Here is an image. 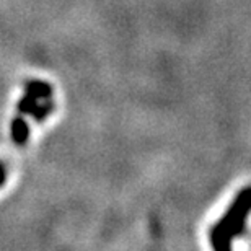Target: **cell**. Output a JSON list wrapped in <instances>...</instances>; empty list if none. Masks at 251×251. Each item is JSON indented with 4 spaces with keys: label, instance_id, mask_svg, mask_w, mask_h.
Returning a JSON list of instances; mask_svg holds the SVG:
<instances>
[{
    "label": "cell",
    "instance_id": "cell-6",
    "mask_svg": "<svg viewBox=\"0 0 251 251\" xmlns=\"http://www.w3.org/2000/svg\"><path fill=\"white\" fill-rule=\"evenodd\" d=\"M5 183V168H3V165L0 163V186Z\"/></svg>",
    "mask_w": 251,
    "mask_h": 251
},
{
    "label": "cell",
    "instance_id": "cell-2",
    "mask_svg": "<svg viewBox=\"0 0 251 251\" xmlns=\"http://www.w3.org/2000/svg\"><path fill=\"white\" fill-rule=\"evenodd\" d=\"M25 90H26L28 95H31V97L38 100H49L54 92L51 85L43 82V80H28L25 83Z\"/></svg>",
    "mask_w": 251,
    "mask_h": 251
},
{
    "label": "cell",
    "instance_id": "cell-5",
    "mask_svg": "<svg viewBox=\"0 0 251 251\" xmlns=\"http://www.w3.org/2000/svg\"><path fill=\"white\" fill-rule=\"evenodd\" d=\"M38 103H39V100L38 98H34L31 97V95H25V97L20 100L18 101V111L22 113V114H31L34 109H36L38 106Z\"/></svg>",
    "mask_w": 251,
    "mask_h": 251
},
{
    "label": "cell",
    "instance_id": "cell-4",
    "mask_svg": "<svg viewBox=\"0 0 251 251\" xmlns=\"http://www.w3.org/2000/svg\"><path fill=\"white\" fill-rule=\"evenodd\" d=\"M52 109H54V103L49 101V100H46L44 103H38V106L31 113V116L34 118V121H36V123H41V121L46 119L48 114L52 113Z\"/></svg>",
    "mask_w": 251,
    "mask_h": 251
},
{
    "label": "cell",
    "instance_id": "cell-1",
    "mask_svg": "<svg viewBox=\"0 0 251 251\" xmlns=\"http://www.w3.org/2000/svg\"><path fill=\"white\" fill-rule=\"evenodd\" d=\"M251 214V186L242 189L230 204L224 217L210 228L209 240L215 251H227L232 242L247 230V219Z\"/></svg>",
    "mask_w": 251,
    "mask_h": 251
},
{
    "label": "cell",
    "instance_id": "cell-3",
    "mask_svg": "<svg viewBox=\"0 0 251 251\" xmlns=\"http://www.w3.org/2000/svg\"><path fill=\"white\" fill-rule=\"evenodd\" d=\"M12 139L17 145H25L29 139V126L22 116L12 121Z\"/></svg>",
    "mask_w": 251,
    "mask_h": 251
}]
</instances>
